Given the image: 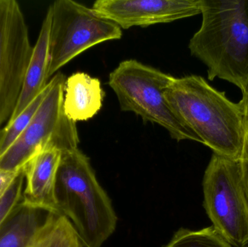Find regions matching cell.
<instances>
[{
	"label": "cell",
	"instance_id": "cell-12",
	"mask_svg": "<svg viewBox=\"0 0 248 247\" xmlns=\"http://www.w3.org/2000/svg\"><path fill=\"white\" fill-rule=\"evenodd\" d=\"M104 96L98 78H93L85 73H76L65 81L64 113L75 123L89 120L102 108Z\"/></svg>",
	"mask_w": 248,
	"mask_h": 247
},
{
	"label": "cell",
	"instance_id": "cell-1",
	"mask_svg": "<svg viewBox=\"0 0 248 247\" xmlns=\"http://www.w3.org/2000/svg\"><path fill=\"white\" fill-rule=\"evenodd\" d=\"M170 105L182 122L214 153L240 160L245 136L241 102L230 101L199 75L174 78L166 90Z\"/></svg>",
	"mask_w": 248,
	"mask_h": 247
},
{
	"label": "cell",
	"instance_id": "cell-15",
	"mask_svg": "<svg viewBox=\"0 0 248 247\" xmlns=\"http://www.w3.org/2000/svg\"><path fill=\"white\" fill-rule=\"evenodd\" d=\"M163 247H232L213 226L199 230L180 229Z\"/></svg>",
	"mask_w": 248,
	"mask_h": 247
},
{
	"label": "cell",
	"instance_id": "cell-2",
	"mask_svg": "<svg viewBox=\"0 0 248 247\" xmlns=\"http://www.w3.org/2000/svg\"><path fill=\"white\" fill-rule=\"evenodd\" d=\"M202 24L189 41L191 54L210 81H228L248 92V0H201Z\"/></svg>",
	"mask_w": 248,
	"mask_h": 247
},
{
	"label": "cell",
	"instance_id": "cell-13",
	"mask_svg": "<svg viewBox=\"0 0 248 247\" xmlns=\"http://www.w3.org/2000/svg\"><path fill=\"white\" fill-rule=\"evenodd\" d=\"M41 210L20 203L0 227V247H30L44 220ZM46 213V212H45Z\"/></svg>",
	"mask_w": 248,
	"mask_h": 247
},
{
	"label": "cell",
	"instance_id": "cell-11",
	"mask_svg": "<svg viewBox=\"0 0 248 247\" xmlns=\"http://www.w3.org/2000/svg\"><path fill=\"white\" fill-rule=\"evenodd\" d=\"M50 20V13L47 10L36 44L33 46L18 102L7 122L16 118L45 90L49 83Z\"/></svg>",
	"mask_w": 248,
	"mask_h": 247
},
{
	"label": "cell",
	"instance_id": "cell-9",
	"mask_svg": "<svg viewBox=\"0 0 248 247\" xmlns=\"http://www.w3.org/2000/svg\"><path fill=\"white\" fill-rule=\"evenodd\" d=\"M93 9L124 29L170 23L201 13V0H97Z\"/></svg>",
	"mask_w": 248,
	"mask_h": 247
},
{
	"label": "cell",
	"instance_id": "cell-20",
	"mask_svg": "<svg viewBox=\"0 0 248 247\" xmlns=\"http://www.w3.org/2000/svg\"><path fill=\"white\" fill-rule=\"evenodd\" d=\"M237 247H248V245H245V246Z\"/></svg>",
	"mask_w": 248,
	"mask_h": 247
},
{
	"label": "cell",
	"instance_id": "cell-10",
	"mask_svg": "<svg viewBox=\"0 0 248 247\" xmlns=\"http://www.w3.org/2000/svg\"><path fill=\"white\" fill-rule=\"evenodd\" d=\"M61 155V151L49 146L37 152L23 166V205L46 213H60L55 188Z\"/></svg>",
	"mask_w": 248,
	"mask_h": 247
},
{
	"label": "cell",
	"instance_id": "cell-14",
	"mask_svg": "<svg viewBox=\"0 0 248 247\" xmlns=\"http://www.w3.org/2000/svg\"><path fill=\"white\" fill-rule=\"evenodd\" d=\"M71 222L63 215L48 213L30 247H83Z\"/></svg>",
	"mask_w": 248,
	"mask_h": 247
},
{
	"label": "cell",
	"instance_id": "cell-4",
	"mask_svg": "<svg viewBox=\"0 0 248 247\" xmlns=\"http://www.w3.org/2000/svg\"><path fill=\"white\" fill-rule=\"evenodd\" d=\"M175 77L135 59L123 61L110 74L109 86L121 109L140 116L144 122L160 125L175 140L199 142L168 102L166 92Z\"/></svg>",
	"mask_w": 248,
	"mask_h": 247
},
{
	"label": "cell",
	"instance_id": "cell-8",
	"mask_svg": "<svg viewBox=\"0 0 248 247\" xmlns=\"http://www.w3.org/2000/svg\"><path fill=\"white\" fill-rule=\"evenodd\" d=\"M32 50L20 4L0 0V127L16 110Z\"/></svg>",
	"mask_w": 248,
	"mask_h": 247
},
{
	"label": "cell",
	"instance_id": "cell-5",
	"mask_svg": "<svg viewBox=\"0 0 248 247\" xmlns=\"http://www.w3.org/2000/svg\"><path fill=\"white\" fill-rule=\"evenodd\" d=\"M65 81L61 73L49 80V90L34 117L14 144L0 156L1 171H22L32 157L49 146L61 152L78 148L77 125L63 110Z\"/></svg>",
	"mask_w": 248,
	"mask_h": 247
},
{
	"label": "cell",
	"instance_id": "cell-17",
	"mask_svg": "<svg viewBox=\"0 0 248 247\" xmlns=\"http://www.w3.org/2000/svg\"><path fill=\"white\" fill-rule=\"evenodd\" d=\"M24 185V176L22 172L4 195L0 197V227L21 203Z\"/></svg>",
	"mask_w": 248,
	"mask_h": 247
},
{
	"label": "cell",
	"instance_id": "cell-16",
	"mask_svg": "<svg viewBox=\"0 0 248 247\" xmlns=\"http://www.w3.org/2000/svg\"><path fill=\"white\" fill-rule=\"evenodd\" d=\"M49 88L48 83L45 90L16 118L7 122L5 127L0 130V156L14 144L29 126L43 102Z\"/></svg>",
	"mask_w": 248,
	"mask_h": 247
},
{
	"label": "cell",
	"instance_id": "cell-6",
	"mask_svg": "<svg viewBox=\"0 0 248 247\" xmlns=\"http://www.w3.org/2000/svg\"><path fill=\"white\" fill-rule=\"evenodd\" d=\"M202 189L204 208L216 232L232 247L248 245V197L240 160L213 154Z\"/></svg>",
	"mask_w": 248,
	"mask_h": 247
},
{
	"label": "cell",
	"instance_id": "cell-19",
	"mask_svg": "<svg viewBox=\"0 0 248 247\" xmlns=\"http://www.w3.org/2000/svg\"><path fill=\"white\" fill-rule=\"evenodd\" d=\"M22 171L17 172H8L0 170V197L9 189L15 180L21 174Z\"/></svg>",
	"mask_w": 248,
	"mask_h": 247
},
{
	"label": "cell",
	"instance_id": "cell-18",
	"mask_svg": "<svg viewBox=\"0 0 248 247\" xmlns=\"http://www.w3.org/2000/svg\"><path fill=\"white\" fill-rule=\"evenodd\" d=\"M240 102L244 110L245 136L243 151L239 160H240V168H241L243 183H244L245 188L248 197V92L247 94H243Z\"/></svg>",
	"mask_w": 248,
	"mask_h": 247
},
{
	"label": "cell",
	"instance_id": "cell-7",
	"mask_svg": "<svg viewBox=\"0 0 248 247\" xmlns=\"http://www.w3.org/2000/svg\"><path fill=\"white\" fill-rule=\"evenodd\" d=\"M48 10L51 17L49 79L87 49L122 38V29L93 7L73 0H57Z\"/></svg>",
	"mask_w": 248,
	"mask_h": 247
},
{
	"label": "cell",
	"instance_id": "cell-3",
	"mask_svg": "<svg viewBox=\"0 0 248 247\" xmlns=\"http://www.w3.org/2000/svg\"><path fill=\"white\" fill-rule=\"evenodd\" d=\"M58 210L72 223L86 247H101L114 233L118 218L89 158L78 148L62 152L57 175Z\"/></svg>",
	"mask_w": 248,
	"mask_h": 247
}]
</instances>
